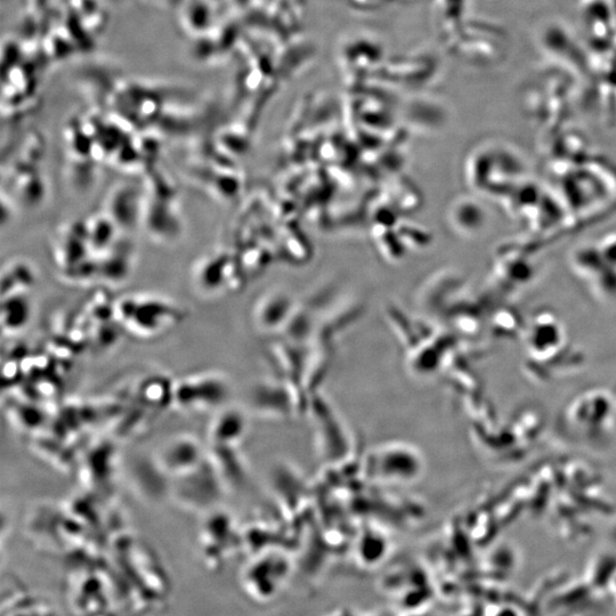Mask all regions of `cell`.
<instances>
[{
	"label": "cell",
	"instance_id": "6",
	"mask_svg": "<svg viewBox=\"0 0 616 616\" xmlns=\"http://www.w3.org/2000/svg\"><path fill=\"white\" fill-rule=\"evenodd\" d=\"M200 459L199 444L191 439L170 442L160 456L161 465L166 472L178 475L194 472Z\"/></svg>",
	"mask_w": 616,
	"mask_h": 616
},
{
	"label": "cell",
	"instance_id": "5",
	"mask_svg": "<svg viewBox=\"0 0 616 616\" xmlns=\"http://www.w3.org/2000/svg\"><path fill=\"white\" fill-rule=\"evenodd\" d=\"M144 192L134 185H119L108 199L107 212L119 229L132 230L142 221Z\"/></svg>",
	"mask_w": 616,
	"mask_h": 616
},
{
	"label": "cell",
	"instance_id": "1",
	"mask_svg": "<svg viewBox=\"0 0 616 616\" xmlns=\"http://www.w3.org/2000/svg\"><path fill=\"white\" fill-rule=\"evenodd\" d=\"M121 329L135 338L153 339L165 335L185 318L180 306L170 299L152 294H132L115 303Z\"/></svg>",
	"mask_w": 616,
	"mask_h": 616
},
{
	"label": "cell",
	"instance_id": "7",
	"mask_svg": "<svg viewBox=\"0 0 616 616\" xmlns=\"http://www.w3.org/2000/svg\"><path fill=\"white\" fill-rule=\"evenodd\" d=\"M133 247L131 243L119 241L97 257L99 259V277L112 283L125 280L132 271Z\"/></svg>",
	"mask_w": 616,
	"mask_h": 616
},
{
	"label": "cell",
	"instance_id": "10",
	"mask_svg": "<svg viewBox=\"0 0 616 616\" xmlns=\"http://www.w3.org/2000/svg\"><path fill=\"white\" fill-rule=\"evenodd\" d=\"M85 223L93 256H101L118 240L119 226L107 212L96 214Z\"/></svg>",
	"mask_w": 616,
	"mask_h": 616
},
{
	"label": "cell",
	"instance_id": "9",
	"mask_svg": "<svg viewBox=\"0 0 616 616\" xmlns=\"http://www.w3.org/2000/svg\"><path fill=\"white\" fill-rule=\"evenodd\" d=\"M37 282V272L28 261L16 259L8 262L3 269L2 296L28 294Z\"/></svg>",
	"mask_w": 616,
	"mask_h": 616
},
{
	"label": "cell",
	"instance_id": "11",
	"mask_svg": "<svg viewBox=\"0 0 616 616\" xmlns=\"http://www.w3.org/2000/svg\"><path fill=\"white\" fill-rule=\"evenodd\" d=\"M32 306L27 294L3 297L2 326L5 334H16L30 321Z\"/></svg>",
	"mask_w": 616,
	"mask_h": 616
},
{
	"label": "cell",
	"instance_id": "2",
	"mask_svg": "<svg viewBox=\"0 0 616 616\" xmlns=\"http://www.w3.org/2000/svg\"><path fill=\"white\" fill-rule=\"evenodd\" d=\"M176 194L167 182L152 180L144 192L142 221L145 230L158 239H173L181 231L180 218L175 209Z\"/></svg>",
	"mask_w": 616,
	"mask_h": 616
},
{
	"label": "cell",
	"instance_id": "8",
	"mask_svg": "<svg viewBox=\"0 0 616 616\" xmlns=\"http://www.w3.org/2000/svg\"><path fill=\"white\" fill-rule=\"evenodd\" d=\"M228 261L223 254H208L199 259L193 267L192 279L200 293L210 295L221 289Z\"/></svg>",
	"mask_w": 616,
	"mask_h": 616
},
{
	"label": "cell",
	"instance_id": "3",
	"mask_svg": "<svg viewBox=\"0 0 616 616\" xmlns=\"http://www.w3.org/2000/svg\"><path fill=\"white\" fill-rule=\"evenodd\" d=\"M226 394L224 380L215 374L185 378L174 388L175 399L186 409H209L221 403Z\"/></svg>",
	"mask_w": 616,
	"mask_h": 616
},
{
	"label": "cell",
	"instance_id": "4",
	"mask_svg": "<svg viewBox=\"0 0 616 616\" xmlns=\"http://www.w3.org/2000/svg\"><path fill=\"white\" fill-rule=\"evenodd\" d=\"M53 255L62 271H68L92 256L86 223H72L56 234Z\"/></svg>",
	"mask_w": 616,
	"mask_h": 616
}]
</instances>
